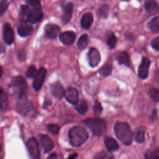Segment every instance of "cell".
Masks as SVG:
<instances>
[{"label": "cell", "mask_w": 159, "mask_h": 159, "mask_svg": "<svg viewBox=\"0 0 159 159\" xmlns=\"http://www.w3.org/2000/svg\"><path fill=\"white\" fill-rule=\"evenodd\" d=\"M43 12L40 9H33L30 11V13L29 16L28 22L34 24L39 22L42 18Z\"/></svg>", "instance_id": "19"}, {"label": "cell", "mask_w": 159, "mask_h": 159, "mask_svg": "<svg viewBox=\"0 0 159 159\" xmlns=\"http://www.w3.org/2000/svg\"><path fill=\"white\" fill-rule=\"evenodd\" d=\"M27 148L32 159H40L39 144L34 137L29 139L26 143Z\"/></svg>", "instance_id": "5"}, {"label": "cell", "mask_w": 159, "mask_h": 159, "mask_svg": "<svg viewBox=\"0 0 159 159\" xmlns=\"http://www.w3.org/2000/svg\"><path fill=\"white\" fill-rule=\"evenodd\" d=\"M88 59L91 67L98 66L101 61V55L99 51L95 48H91L88 53Z\"/></svg>", "instance_id": "6"}, {"label": "cell", "mask_w": 159, "mask_h": 159, "mask_svg": "<svg viewBox=\"0 0 159 159\" xmlns=\"http://www.w3.org/2000/svg\"><path fill=\"white\" fill-rule=\"evenodd\" d=\"M69 140L73 147H80L88 139V134L85 129L80 126L72 127L68 132Z\"/></svg>", "instance_id": "2"}, {"label": "cell", "mask_w": 159, "mask_h": 159, "mask_svg": "<svg viewBox=\"0 0 159 159\" xmlns=\"http://www.w3.org/2000/svg\"><path fill=\"white\" fill-rule=\"evenodd\" d=\"M37 71L35 66L34 65H31L29 67V68L26 71V76L29 78H35V76L37 75Z\"/></svg>", "instance_id": "33"}, {"label": "cell", "mask_w": 159, "mask_h": 159, "mask_svg": "<svg viewBox=\"0 0 159 159\" xmlns=\"http://www.w3.org/2000/svg\"><path fill=\"white\" fill-rule=\"evenodd\" d=\"M117 39L113 33L111 34L107 39V43L111 48H114L116 44Z\"/></svg>", "instance_id": "34"}, {"label": "cell", "mask_w": 159, "mask_h": 159, "mask_svg": "<svg viewBox=\"0 0 159 159\" xmlns=\"http://www.w3.org/2000/svg\"><path fill=\"white\" fill-rule=\"evenodd\" d=\"M94 159H114V157L110 153L106 151H101L98 153L95 156Z\"/></svg>", "instance_id": "30"}, {"label": "cell", "mask_w": 159, "mask_h": 159, "mask_svg": "<svg viewBox=\"0 0 159 159\" xmlns=\"http://www.w3.org/2000/svg\"><path fill=\"white\" fill-rule=\"evenodd\" d=\"M112 71V66L110 64H106L99 70V74L102 77H106L111 74Z\"/></svg>", "instance_id": "29"}, {"label": "cell", "mask_w": 159, "mask_h": 159, "mask_svg": "<svg viewBox=\"0 0 159 159\" xmlns=\"http://www.w3.org/2000/svg\"><path fill=\"white\" fill-rule=\"evenodd\" d=\"M1 145L0 143V153H1Z\"/></svg>", "instance_id": "45"}, {"label": "cell", "mask_w": 159, "mask_h": 159, "mask_svg": "<svg viewBox=\"0 0 159 159\" xmlns=\"http://www.w3.org/2000/svg\"><path fill=\"white\" fill-rule=\"evenodd\" d=\"M32 107V106L30 101L23 99L17 102L16 106V110L20 114L22 115H26L31 111Z\"/></svg>", "instance_id": "9"}, {"label": "cell", "mask_w": 159, "mask_h": 159, "mask_svg": "<svg viewBox=\"0 0 159 159\" xmlns=\"http://www.w3.org/2000/svg\"><path fill=\"white\" fill-rule=\"evenodd\" d=\"M2 94H3L1 88H0V102H1V99H2Z\"/></svg>", "instance_id": "43"}, {"label": "cell", "mask_w": 159, "mask_h": 159, "mask_svg": "<svg viewBox=\"0 0 159 159\" xmlns=\"http://www.w3.org/2000/svg\"><path fill=\"white\" fill-rule=\"evenodd\" d=\"M84 124L90 129L92 132L97 136L102 135L107 128L106 121L99 118H89L84 120Z\"/></svg>", "instance_id": "3"}, {"label": "cell", "mask_w": 159, "mask_h": 159, "mask_svg": "<svg viewBox=\"0 0 159 159\" xmlns=\"http://www.w3.org/2000/svg\"><path fill=\"white\" fill-rule=\"evenodd\" d=\"M10 89L14 95L22 98L26 89V83L24 79L20 76L14 77L10 84Z\"/></svg>", "instance_id": "4"}, {"label": "cell", "mask_w": 159, "mask_h": 159, "mask_svg": "<svg viewBox=\"0 0 159 159\" xmlns=\"http://www.w3.org/2000/svg\"><path fill=\"white\" fill-rule=\"evenodd\" d=\"M31 10L28 6L23 5L20 7V17L21 22H28V19Z\"/></svg>", "instance_id": "23"}, {"label": "cell", "mask_w": 159, "mask_h": 159, "mask_svg": "<svg viewBox=\"0 0 159 159\" xmlns=\"http://www.w3.org/2000/svg\"><path fill=\"white\" fill-rule=\"evenodd\" d=\"M116 60L120 65H124L127 66H130L129 55L125 52H119L116 56Z\"/></svg>", "instance_id": "22"}, {"label": "cell", "mask_w": 159, "mask_h": 159, "mask_svg": "<svg viewBox=\"0 0 159 159\" xmlns=\"http://www.w3.org/2000/svg\"><path fill=\"white\" fill-rule=\"evenodd\" d=\"M155 78H156V80H157V83H158V85H159V71H157V72L156 73Z\"/></svg>", "instance_id": "42"}, {"label": "cell", "mask_w": 159, "mask_h": 159, "mask_svg": "<svg viewBox=\"0 0 159 159\" xmlns=\"http://www.w3.org/2000/svg\"><path fill=\"white\" fill-rule=\"evenodd\" d=\"M60 32V27L53 24H48L45 27V34L50 39H55Z\"/></svg>", "instance_id": "12"}, {"label": "cell", "mask_w": 159, "mask_h": 159, "mask_svg": "<svg viewBox=\"0 0 159 159\" xmlns=\"http://www.w3.org/2000/svg\"><path fill=\"white\" fill-rule=\"evenodd\" d=\"M151 45L155 50L159 51V37L155 38L151 42Z\"/></svg>", "instance_id": "39"}, {"label": "cell", "mask_w": 159, "mask_h": 159, "mask_svg": "<svg viewBox=\"0 0 159 159\" xmlns=\"http://www.w3.org/2000/svg\"><path fill=\"white\" fill-rule=\"evenodd\" d=\"M28 4L34 9H40L41 4L39 0H27Z\"/></svg>", "instance_id": "36"}, {"label": "cell", "mask_w": 159, "mask_h": 159, "mask_svg": "<svg viewBox=\"0 0 159 159\" xmlns=\"http://www.w3.org/2000/svg\"><path fill=\"white\" fill-rule=\"evenodd\" d=\"M145 159H159V147L148 150L145 153Z\"/></svg>", "instance_id": "24"}, {"label": "cell", "mask_w": 159, "mask_h": 159, "mask_svg": "<svg viewBox=\"0 0 159 159\" xmlns=\"http://www.w3.org/2000/svg\"><path fill=\"white\" fill-rule=\"evenodd\" d=\"M93 21V16L90 12L84 14L81 19V26L82 28L88 29H89Z\"/></svg>", "instance_id": "20"}, {"label": "cell", "mask_w": 159, "mask_h": 159, "mask_svg": "<svg viewBox=\"0 0 159 159\" xmlns=\"http://www.w3.org/2000/svg\"><path fill=\"white\" fill-rule=\"evenodd\" d=\"M47 159H57V156L55 153H52Z\"/></svg>", "instance_id": "40"}, {"label": "cell", "mask_w": 159, "mask_h": 159, "mask_svg": "<svg viewBox=\"0 0 159 159\" xmlns=\"http://www.w3.org/2000/svg\"><path fill=\"white\" fill-rule=\"evenodd\" d=\"M40 139L45 152H49L53 148L54 143L50 137L47 135H41Z\"/></svg>", "instance_id": "15"}, {"label": "cell", "mask_w": 159, "mask_h": 159, "mask_svg": "<svg viewBox=\"0 0 159 159\" xmlns=\"http://www.w3.org/2000/svg\"><path fill=\"white\" fill-rule=\"evenodd\" d=\"M50 91L52 95L57 99H61L64 96V88L59 81L55 82L51 84Z\"/></svg>", "instance_id": "11"}, {"label": "cell", "mask_w": 159, "mask_h": 159, "mask_svg": "<svg viewBox=\"0 0 159 159\" xmlns=\"http://www.w3.org/2000/svg\"><path fill=\"white\" fill-rule=\"evenodd\" d=\"M4 40L5 42L11 45L14 42V32L9 24H6L4 27Z\"/></svg>", "instance_id": "17"}, {"label": "cell", "mask_w": 159, "mask_h": 159, "mask_svg": "<svg viewBox=\"0 0 159 159\" xmlns=\"http://www.w3.org/2000/svg\"><path fill=\"white\" fill-rule=\"evenodd\" d=\"M149 94L151 98L154 101L158 102L159 101V88H152L149 90Z\"/></svg>", "instance_id": "32"}, {"label": "cell", "mask_w": 159, "mask_h": 159, "mask_svg": "<svg viewBox=\"0 0 159 159\" xmlns=\"http://www.w3.org/2000/svg\"><path fill=\"white\" fill-rule=\"evenodd\" d=\"M73 5L71 2H68L63 6V16L62 22L63 24H67L71 19L73 14Z\"/></svg>", "instance_id": "13"}, {"label": "cell", "mask_w": 159, "mask_h": 159, "mask_svg": "<svg viewBox=\"0 0 159 159\" xmlns=\"http://www.w3.org/2000/svg\"><path fill=\"white\" fill-rule=\"evenodd\" d=\"M46 76V70L44 68H40L37 73L36 76L33 83V88L35 91H39L40 89L45 78Z\"/></svg>", "instance_id": "8"}, {"label": "cell", "mask_w": 159, "mask_h": 159, "mask_svg": "<svg viewBox=\"0 0 159 159\" xmlns=\"http://www.w3.org/2000/svg\"><path fill=\"white\" fill-rule=\"evenodd\" d=\"M32 26L27 22H21L17 27V32L22 37L28 36L32 33Z\"/></svg>", "instance_id": "16"}, {"label": "cell", "mask_w": 159, "mask_h": 159, "mask_svg": "<svg viewBox=\"0 0 159 159\" xmlns=\"http://www.w3.org/2000/svg\"><path fill=\"white\" fill-rule=\"evenodd\" d=\"M77 156H78V154H77V153H73V154L70 155L67 159H75V158H76Z\"/></svg>", "instance_id": "41"}, {"label": "cell", "mask_w": 159, "mask_h": 159, "mask_svg": "<svg viewBox=\"0 0 159 159\" xmlns=\"http://www.w3.org/2000/svg\"><path fill=\"white\" fill-rule=\"evenodd\" d=\"M148 29L152 32H157L159 30V16L151 19L147 24Z\"/></svg>", "instance_id": "25"}, {"label": "cell", "mask_w": 159, "mask_h": 159, "mask_svg": "<svg viewBox=\"0 0 159 159\" xmlns=\"http://www.w3.org/2000/svg\"><path fill=\"white\" fill-rule=\"evenodd\" d=\"M114 132L119 140L125 145H130L132 142V133L129 125L124 122H117L114 125Z\"/></svg>", "instance_id": "1"}, {"label": "cell", "mask_w": 159, "mask_h": 159, "mask_svg": "<svg viewBox=\"0 0 159 159\" xmlns=\"http://www.w3.org/2000/svg\"><path fill=\"white\" fill-rule=\"evenodd\" d=\"M88 42H89V37L88 35L83 34L81 35V37L79 38L78 40V43H77L78 48L80 50L84 49L88 45Z\"/></svg>", "instance_id": "26"}, {"label": "cell", "mask_w": 159, "mask_h": 159, "mask_svg": "<svg viewBox=\"0 0 159 159\" xmlns=\"http://www.w3.org/2000/svg\"><path fill=\"white\" fill-rule=\"evenodd\" d=\"M150 65V60L147 57H143L138 70V74L140 78L145 79L147 78L148 75L149 66Z\"/></svg>", "instance_id": "7"}, {"label": "cell", "mask_w": 159, "mask_h": 159, "mask_svg": "<svg viewBox=\"0 0 159 159\" xmlns=\"http://www.w3.org/2000/svg\"><path fill=\"white\" fill-rule=\"evenodd\" d=\"M8 2L7 0H2L0 1V16L2 15L7 9Z\"/></svg>", "instance_id": "37"}, {"label": "cell", "mask_w": 159, "mask_h": 159, "mask_svg": "<svg viewBox=\"0 0 159 159\" xmlns=\"http://www.w3.org/2000/svg\"><path fill=\"white\" fill-rule=\"evenodd\" d=\"M93 109H94V111L95 114H99L102 110V108L100 103L98 101L95 102Z\"/></svg>", "instance_id": "38"}, {"label": "cell", "mask_w": 159, "mask_h": 159, "mask_svg": "<svg viewBox=\"0 0 159 159\" xmlns=\"http://www.w3.org/2000/svg\"><path fill=\"white\" fill-rule=\"evenodd\" d=\"M88 105L85 101L81 100L76 104V109L81 114H85L88 111Z\"/></svg>", "instance_id": "27"}, {"label": "cell", "mask_w": 159, "mask_h": 159, "mask_svg": "<svg viewBox=\"0 0 159 159\" xmlns=\"http://www.w3.org/2000/svg\"><path fill=\"white\" fill-rule=\"evenodd\" d=\"M48 130L53 135H57L60 130V127L56 124H48L47 125Z\"/></svg>", "instance_id": "35"}, {"label": "cell", "mask_w": 159, "mask_h": 159, "mask_svg": "<svg viewBox=\"0 0 159 159\" xmlns=\"http://www.w3.org/2000/svg\"><path fill=\"white\" fill-rule=\"evenodd\" d=\"M124 1H129V0H124Z\"/></svg>", "instance_id": "46"}, {"label": "cell", "mask_w": 159, "mask_h": 159, "mask_svg": "<svg viewBox=\"0 0 159 159\" xmlns=\"http://www.w3.org/2000/svg\"><path fill=\"white\" fill-rule=\"evenodd\" d=\"M134 138L138 143H143L145 141V129H139L134 134Z\"/></svg>", "instance_id": "28"}, {"label": "cell", "mask_w": 159, "mask_h": 159, "mask_svg": "<svg viewBox=\"0 0 159 159\" xmlns=\"http://www.w3.org/2000/svg\"><path fill=\"white\" fill-rule=\"evenodd\" d=\"M2 70L1 67L0 66V78H1V76H2Z\"/></svg>", "instance_id": "44"}, {"label": "cell", "mask_w": 159, "mask_h": 159, "mask_svg": "<svg viewBox=\"0 0 159 159\" xmlns=\"http://www.w3.org/2000/svg\"><path fill=\"white\" fill-rule=\"evenodd\" d=\"M109 11V6L107 4L101 5L98 9V14L101 17L106 18Z\"/></svg>", "instance_id": "31"}, {"label": "cell", "mask_w": 159, "mask_h": 159, "mask_svg": "<svg viewBox=\"0 0 159 159\" xmlns=\"http://www.w3.org/2000/svg\"><path fill=\"white\" fill-rule=\"evenodd\" d=\"M104 144L106 148L111 152L116 151L119 148L118 143L111 137H106L104 138Z\"/></svg>", "instance_id": "21"}, {"label": "cell", "mask_w": 159, "mask_h": 159, "mask_svg": "<svg viewBox=\"0 0 159 159\" xmlns=\"http://www.w3.org/2000/svg\"><path fill=\"white\" fill-rule=\"evenodd\" d=\"M64 96L71 104H76L78 101V92L75 88H69L65 91Z\"/></svg>", "instance_id": "10"}, {"label": "cell", "mask_w": 159, "mask_h": 159, "mask_svg": "<svg viewBox=\"0 0 159 159\" xmlns=\"http://www.w3.org/2000/svg\"><path fill=\"white\" fill-rule=\"evenodd\" d=\"M145 7L150 14H155L159 11V5L155 0H146L145 1Z\"/></svg>", "instance_id": "18"}, {"label": "cell", "mask_w": 159, "mask_h": 159, "mask_svg": "<svg viewBox=\"0 0 159 159\" xmlns=\"http://www.w3.org/2000/svg\"><path fill=\"white\" fill-rule=\"evenodd\" d=\"M60 40L65 45H70L73 43L76 38V34L73 31H66L60 35Z\"/></svg>", "instance_id": "14"}]
</instances>
